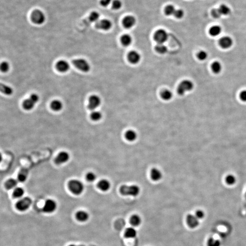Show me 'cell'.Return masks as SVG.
Here are the masks:
<instances>
[{"mask_svg":"<svg viewBox=\"0 0 246 246\" xmlns=\"http://www.w3.org/2000/svg\"><path fill=\"white\" fill-rule=\"evenodd\" d=\"M18 180L15 179H9L5 183V187L8 190H11L16 187L18 185Z\"/></svg>","mask_w":246,"mask_h":246,"instance_id":"27","label":"cell"},{"mask_svg":"<svg viewBox=\"0 0 246 246\" xmlns=\"http://www.w3.org/2000/svg\"><path fill=\"white\" fill-rule=\"evenodd\" d=\"M25 191L22 187H18L14 189L13 192V196L14 198H20L23 197L24 195Z\"/></svg>","mask_w":246,"mask_h":246,"instance_id":"32","label":"cell"},{"mask_svg":"<svg viewBox=\"0 0 246 246\" xmlns=\"http://www.w3.org/2000/svg\"><path fill=\"white\" fill-rule=\"evenodd\" d=\"M56 68L58 71L61 73H66L70 69V65L64 60H60L57 63Z\"/></svg>","mask_w":246,"mask_h":246,"instance_id":"14","label":"cell"},{"mask_svg":"<svg viewBox=\"0 0 246 246\" xmlns=\"http://www.w3.org/2000/svg\"><path fill=\"white\" fill-rule=\"evenodd\" d=\"M125 136L127 141L133 142L137 139V134L134 130H130L125 133Z\"/></svg>","mask_w":246,"mask_h":246,"instance_id":"20","label":"cell"},{"mask_svg":"<svg viewBox=\"0 0 246 246\" xmlns=\"http://www.w3.org/2000/svg\"><path fill=\"white\" fill-rule=\"evenodd\" d=\"M211 69L214 74H219L222 70V65L220 62L215 61L213 62L211 64Z\"/></svg>","mask_w":246,"mask_h":246,"instance_id":"23","label":"cell"},{"mask_svg":"<svg viewBox=\"0 0 246 246\" xmlns=\"http://www.w3.org/2000/svg\"><path fill=\"white\" fill-rule=\"evenodd\" d=\"M68 185L69 190L75 195H80L84 191V185L81 181L78 180H71L68 183Z\"/></svg>","mask_w":246,"mask_h":246,"instance_id":"2","label":"cell"},{"mask_svg":"<svg viewBox=\"0 0 246 246\" xmlns=\"http://www.w3.org/2000/svg\"><path fill=\"white\" fill-rule=\"evenodd\" d=\"M154 38L158 44H164L168 38V34L165 30L159 29L154 33Z\"/></svg>","mask_w":246,"mask_h":246,"instance_id":"6","label":"cell"},{"mask_svg":"<svg viewBox=\"0 0 246 246\" xmlns=\"http://www.w3.org/2000/svg\"><path fill=\"white\" fill-rule=\"evenodd\" d=\"M160 96L163 100L169 101L171 100L173 97V93L171 91L168 89L163 90L160 93Z\"/></svg>","mask_w":246,"mask_h":246,"instance_id":"28","label":"cell"},{"mask_svg":"<svg viewBox=\"0 0 246 246\" xmlns=\"http://www.w3.org/2000/svg\"><path fill=\"white\" fill-rule=\"evenodd\" d=\"M150 178L154 182H158L162 179L163 174L161 171L156 168H153L150 171Z\"/></svg>","mask_w":246,"mask_h":246,"instance_id":"15","label":"cell"},{"mask_svg":"<svg viewBox=\"0 0 246 246\" xmlns=\"http://www.w3.org/2000/svg\"><path fill=\"white\" fill-rule=\"evenodd\" d=\"M237 179L235 176L232 174H229L225 178L226 183L229 186H232L236 182Z\"/></svg>","mask_w":246,"mask_h":246,"instance_id":"31","label":"cell"},{"mask_svg":"<svg viewBox=\"0 0 246 246\" xmlns=\"http://www.w3.org/2000/svg\"><path fill=\"white\" fill-rule=\"evenodd\" d=\"M176 10L173 5H170L166 7L165 9V13L167 16L174 15Z\"/></svg>","mask_w":246,"mask_h":246,"instance_id":"39","label":"cell"},{"mask_svg":"<svg viewBox=\"0 0 246 246\" xmlns=\"http://www.w3.org/2000/svg\"><path fill=\"white\" fill-rule=\"evenodd\" d=\"M29 171L26 168H23L19 171L18 174V181L21 182H23L27 179Z\"/></svg>","mask_w":246,"mask_h":246,"instance_id":"19","label":"cell"},{"mask_svg":"<svg viewBox=\"0 0 246 246\" xmlns=\"http://www.w3.org/2000/svg\"><path fill=\"white\" fill-rule=\"evenodd\" d=\"M208 56V53L205 50H200L197 53V58L200 61L205 60L207 59Z\"/></svg>","mask_w":246,"mask_h":246,"instance_id":"36","label":"cell"},{"mask_svg":"<svg viewBox=\"0 0 246 246\" xmlns=\"http://www.w3.org/2000/svg\"><path fill=\"white\" fill-rule=\"evenodd\" d=\"M0 91L2 93L7 95H12L13 92V88L3 83L0 84Z\"/></svg>","mask_w":246,"mask_h":246,"instance_id":"25","label":"cell"},{"mask_svg":"<svg viewBox=\"0 0 246 246\" xmlns=\"http://www.w3.org/2000/svg\"><path fill=\"white\" fill-rule=\"evenodd\" d=\"M218 9L221 15H227L230 13V9L226 5H221Z\"/></svg>","mask_w":246,"mask_h":246,"instance_id":"40","label":"cell"},{"mask_svg":"<svg viewBox=\"0 0 246 246\" xmlns=\"http://www.w3.org/2000/svg\"><path fill=\"white\" fill-rule=\"evenodd\" d=\"M121 42L124 46H129L132 43V37L129 34H124L121 37Z\"/></svg>","mask_w":246,"mask_h":246,"instance_id":"26","label":"cell"},{"mask_svg":"<svg viewBox=\"0 0 246 246\" xmlns=\"http://www.w3.org/2000/svg\"><path fill=\"white\" fill-rule=\"evenodd\" d=\"M221 243L219 240L216 239L214 238H211L208 239L207 241L208 246H221Z\"/></svg>","mask_w":246,"mask_h":246,"instance_id":"38","label":"cell"},{"mask_svg":"<svg viewBox=\"0 0 246 246\" xmlns=\"http://www.w3.org/2000/svg\"><path fill=\"white\" fill-rule=\"evenodd\" d=\"M131 224L134 226H138L141 223V220L139 215H132L130 220Z\"/></svg>","mask_w":246,"mask_h":246,"instance_id":"33","label":"cell"},{"mask_svg":"<svg viewBox=\"0 0 246 246\" xmlns=\"http://www.w3.org/2000/svg\"><path fill=\"white\" fill-rule=\"evenodd\" d=\"M136 23V19L132 16H126L123 21V24L125 28L130 29L135 26Z\"/></svg>","mask_w":246,"mask_h":246,"instance_id":"17","label":"cell"},{"mask_svg":"<svg viewBox=\"0 0 246 246\" xmlns=\"http://www.w3.org/2000/svg\"><path fill=\"white\" fill-rule=\"evenodd\" d=\"M72 64L82 72L88 73L90 70V66L86 60L84 59H77L73 60Z\"/></svg>","mask_w":246,"mask_h":246,"instance_id":"4","label":"cell"},{"mask_svg":"<svg viewBox=\"0 0 246 246\" xmlns=\"http://www.w3.org/2000/svg\"><path fill=\"white\" fill-rule=\"evenodd\" d=\"M136 235H137V232L136 230L133 227L128 228L125 232V236L129 238H136Z\"/></svg>","mask_w":246,"mask_h":246,"instance_id":"30","label":"cell"},{"mask_svg":"<svg viewBox=\"0 0 246 246\" xmlns=\"http://www.w3.org/2000/svg\"><path fill=\"white\" fill-rule=\"evenodd\" d=\"M112 1V0H101L100 3L103 7H107L110 4Z\"/></svg>","mask_w":246,"mask_h":246,"instance_id":"49","label":"cell"},{"mask_svg":"<svg viewBox=\"0 0 246 246\" xmlns=\"http://www.w3.org/2000/svg\"><path fill=\"white\" fill-rule=\"evenodd\" d=\"M155 50L156 52L160 54H164L167 52V48L164 44H158L155 46Z\"/></svg>","mask_w":246,"mask_h":246,"instance_id":"34","label":"cell"},{"mask_svg":"<svg viewBox=\"0 0 246 246\" xmlns=\"http://www.w3.org/2000/svg\"><path fill=\"white\" fill-rule=\"evenodd\" d=\"M57 203L52 199H48L45 202L43 210L46 213H52L55 211L57 208Z\"/></svg>","mask_w":246,"mask_h":246,"instance_id":"9","label":"cell"},{"mask_svg":"<svg viewBox=\"0 0 246 246\" xmlns=\"http://www.w3.org/2000/svg\"><path fill=\"white\" fill-rule=\"evenodd\" d=\"M194 87V83L188 79L183 80L179 84L177 89L178 94L181 96L184 95L186 92L192 91Z\"/></svg>","mask_w":246,"mask_h":246,"instance_id":"3","label":"cell"},{"mask_svg":"<svg viewBox=\"0 0 246 246\" xmlns=\"http://www.w3.org/2000/svg\"><path fill=\"white\" fill-rule=\"evenodd\" d=\"M211 14H212V16L214 18H220L221 15L220 11H219V9H213V10H212V12H211Z\"/></svg>","mask_w":246,"mask_h":246,"instance_id":"45","label":"cell"},{"mask_svg":"<svg viewBox=\"0 0 246 246\" xmlns=\"http://www.w3.org/2000/svg\"><path fill=\"white\" fill-rule=\"evenodd\" d=\"M174 15L176 18H178V19H181L183 17L184 13L182 9H178V10H176L175 13Z\"/></svg>","mask_w":246,"mask_h":246,"instance_id":"44","label":"cell"},{"mask_svg":"<svg viewBox=\"0 0 246 246\" xmlns=\"http://www.w3.org/2000/svg\"><path fill=\"white\" fill-rule=\"evenodd\" d=\"M86 178L87 181L92 182L96 180L97 176L94 173L92 172H89L86 174Z\"/></svg>","mask_w":246,"mask_h":246,"instance_id":"42","label":"cell"},{"mask_svg":"<svg viewBox=\"0 0 246 246\" xmlns=\"http://www.w3.org/2000/svg\"><path fill=\"white\" fill-rule=\"evenodd\" d=\"M32 203L31 198L29 197H25L20 199L16 203V207L18 210L20 211H25L27 210L31 206Z\"/></svg>","mask_w":246,"mask_h":246,"instance_id":"5","label":"cell"},{"mask_svg":"<svg viewBox=\"0 0 246 246\" xmlns=\"http://www.w3.org/2000/svg\"><path fill=\"white\" fill-rule=\"evenodd\" d=\"M31 18L32 22L38 25L42 24L45 21V16L44 13L39 10H36L32 12Z\"/></svg>","mask_w":246,"mask_h":246,"instance_id":"7","label":"cell"},{"mask_svg":"<svg viewBox=\"0 0 246 246\" xmlns=\"http://www.w3.org/2000/svg\"><path fill=\"white\" fill-rule=\"evenodd\" d=\"M100 15L99 13L96 12H93L91 13L89 16V20L90 22H97L99 20Z\"/></svg>","mask_w":246,"mask_h":246,"instance_id":"37","label":"cell"},{"mask_svg":"<svg viewBox=\"0 0 246 246\" xmlns=\"http://www.w3.org/2000/svg\"><path fill=\"white\" fill-rule=\"evenodd\" d=\"M29 98H31V100H33L36 103H37L39 101V96L37 94H36V93H33V94H31Z\"/></svg>","mask_w":246,"mask_h":246,"instance_id":"48","label":"cell"},{"mask_svg":"<svg viewBox=\"0 0 246 246\" xmlns=\"http://www.w3.org/2000/svg\"><path fill=\"white\" fill-rule=\"evenodd\" d=\"M97 187L103 192H107L110 188V182L108 180L102 179L98 183Z\"/></svg>","mask_w":246,"mask_h":246,"instance_id":"18","label":"cell"},{"mask_svg":"<svg viewBox=\"0 0 246 246\" xmlns=\"http://www.w3.org/2000/svg\"><path fill=\"white\" fill-rule=\"evenodd\" d=\"M195 215L197 216L198 219H202L205 216V213L202 210H199L196 212Z\"/></svg>","mask_w":246,"mask_h":246,"instance_id":"46","label":"cell"},{"mask_svg":"<svg viewBox=\"0 0 246 246\" xmlns=\"http://www.w3.org/2000/svg\"><path fill=\"white\" fill-rule=\"evenodd\" d=\"M70 155L66 151H62L58 154L55 159L54 162L57 165H61L67 162L69 160Z\"/></svg>","mask_w":246,"mask_h":246,"instance_id":"12","label":"cell"},{"mask_svg":"<svg viewBox=\"0 0 246 246\" xmlns=\"http://www.w3.org/2000/svg\"><path fill=\"white\" fill-rule=\"evenodd\" d=\"M50 107L52 110L55 111H59L63 109V103L59 100L56 99V100H53L51 103Z\"/></svg>","mask_w":246,"mask_h":246,"instance_id":"22","label":"cell"},{"mask_svg":"<svg viewBox=\"0 0 246 246\" xmlns=\"http://www.w3.org/2000/svg\"><path fill=\"white\" fill-rule=\"evenodd\" d=\"M128 59L131 64H136L141 61V56L138 52L132 51L128 54Z\"/></svg>","mask_w":246,"mask_h":246,"instance_id":"13","label":"cell"},{"mask_svg":"<svg viewBox=\"0 0 246 246\" xmlns=\"http://www.w3.org/2000/svg\"><path fill=\"white\" fill-rule=\"evenodd\" d=\"M69 246H76L75 245L72 244V245H70Z\"/></svg>","mask_w":246,"mask_h":246,"instance_id":"50","label":"cell"},{"mask_svg":"<svg viewBox=\"0 0 246 246\" xmlns=\"http://www.w3.org/2000/svg\"><path fill=\"white\" fill-rule=\"evenodd\" d=\"M102 117V115L101 113L98 111H93L90 115V118L94 121L100 120Z\"/></svg>","mask_w":246,"mask_h":246,"instance_id":"35","label":"cell"},{"mask_svg":"<svg viewBox=\"0 0 246 246\" xmlns=\"http://www.w3.org/2000/svg\"><path fill=\"white\" fill-rule=\"evenodd\" d=\"M239 98L242 101L246 102V90H243L240 93Z\"/></svg>","mask_w":246,"mask_h":246,"instance_id":"47","label":"cell"},{"mask_svg":"<svg viewBox=\"0 0 246 246\" xmlns=\"http://www.w3.org/2000/svg\"><path fill=\"white\" fill-rule=\"evenodd\" d=\"M101 98L97 95H92L88 99V108L91 110H94L101 104Z\"/></svg>","mask_w":246,"mask_h":246,"instance_id":"8","label":"cell"},{"mask_svg":"<svg viewBox=\"0 0 246 246\" xmlns=\"http://www.w3.org/2000/svg\"><path fill=\"white\" fill-rule=\"evenodd\" d=\"M112 24L110 20L108 19H103L98 21L95 24L96 28L103 31H108L111 28Z\"/></svg>","mask_w":246,"mask_h":246,"instance_id":"10","label":"cell"},{"mask_svg":"<svg viewBox=\"0 0 246 246\" xmlns=\"http://www.w3.org/2000/svg\"><path fill=\"white\" fill-rule=\"evenodd\" d=\"M141 189L139 186L136 185H124L120 188V192L123 196H131L136 197L140 194Z\"/></svg>","mask_w":246,"mask_h":246,"instance_id":"1","label":"cell"},{"mask_svg":"<svg viewBox=\"0 0 246 246\" xmlns=\"http://www.w3.org/2000/svg\"><path fill=\"white\" fill-rule=\"evenodd\" d=\"M77 220L82 222L86 221L89 218V215L87 212L84 211H79L76 214Z\"/></svg>","mask_w":246,"mask_h":246,"instance_id":"24","label":"cell"},{"mask_svg":"<svg viewBox=\"0 0 246 246\" xmlns=\"http://www.w3.org/2000/svg\"><path fill=\"white\" fill-rule=\"evenodd\" d=\"M187 223L190 227L196 228L199 225V219L195 215L189 214L187 216Z\"/></svg>","mask_w":246,"mask_h":246,"instance_id":"16","label":"cell"},{"mask_svg":"<svg viewBox=\"0 0 246 246\" xmlns=\"http://www.w3.org/2000/svg\"><path fill=\"white\" fill-rule=\"evenodd\" d=\"M0 69L3 73H5L8 72L10 69V65H9V63L6 61L2 62L1 63V66H0Z\"/></svg>","mask_w":246,"mask_h":246,"instance_id":"41","label":"cell"},{"mask_svg":"<svg viewBox=\"0 0 246 246\" xmlns=\"http://www.w3.org/2000/svg\"><path fill=\"white\" fill-rule=\"evenodd\" d=\"M122 7V3L120 0H114L112 3V7L115 10H119Z\"/></svg>","mask_w":246,"mask_h":246,"instance_id":"43","label":"cell"},{"mask_svg":"<svg viewBox=\"0 0 246 246\" xmlns=\"http://www.w3.org/2000/svg\"><path fill=\"white\" fill-rule=\"evenodd\" d=\"M36 104V103L33 100H31L30 98L24 100L22 103V106L23 109L26 110H31L33 109Z\"/></svg>","mask_w":246,"mask_h":246,"instance_id":"21","label":"cell"},{"mask_svg":"<svg viewBox=\"0 0 246 246\" xmlns=\"http://www.w3.org/2000/svg\"><path fill=\"white\" fill-rule=\"evenodd\" d=\"M233 43V40L229 36H223L219 41V44L221 47L226 49L230 48Z\"/></svg>","mask_w":246,"mask_h":246,"instance_id":"11","label":"cell"},{"mask_svg":"<svg viewBox=\"0 0 246 246\" xmlns=\"http://www.w3.org/2000/svg\"><path fill=\"white\" fill-rule=\"evenodd\" d=\"M221 32V27L217 25L212 26L209 30V33L211 36H216L220 35Z\"/></svg>","mask_w":246,"mask_h":246,"instance_id":"29","label":"cell"}]
</instances>
